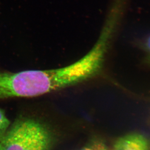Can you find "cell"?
Returning <instances> with one entry per match:
<instances>
[{
  "label": "cell",
  "mask_w": 150,
  "mask_h": 150,
  "mask_svg": "<svg viewBox=\"0 0 150 150\" xmlns=\"http://www.w3.org/2000/svg\"><path fill=\"white\" fill-rule=\"evenodd\" d=\"M139 46L143 51L145 63L150 67V34L140 41Z\"/></svg>",
  "instance_id": "obj_5"
},
{
  "label": "cell",
  "mask_w": 150,
  "mask_h": 150,
  "mask_svg": "<svg viewBox=\"0 0 150 150\" xmlns=\"http://www.w3.org/2000/svg\"><path fill=\"white\" fill-rule=\"evenodd\" d=\"M112 150H150V141L139 133H131L119 137Z\"/></svg>",
  "instance_id": "obj_4"
},
{
  "label": "cell",
  "mask_w": 150,
  "mask_h": 150,
  "mask_svg": "<svg viewBox=\"0 0 150 150\" xmlns=\"http://www.w3.org/2000/svg\"><path fill=\"white\" fill-rule=\"evenodd\" d=\"M116 28L113 23L106 22L95 45L83 57L71 64L81 82L100 72Z\"/></svg>",
  "instance_id": "obj_3"
},
{
  "label": "cell",
  "mask_w": 150,
  "mask_h": 150,
  "mask_svg": "<svg viewBox=\"0 0 150 150\" xmlns=\"http://www.w3.org/2000/svg\"><path fill=\"white\" fill-rule=\"evenodd\" d=\"M81 150H108L103 142L101 140H93Z\"/></svg>",
  "instance_id": "obj_7"
},
{
  "label": "cell",
  "mask_w": 150,
  "mask_h": 150,
  "mask_svg": "<svg viewBox=\"0 0 150 150\" xmlns=\"http://www.w3.org/2000/svg\"><path fill=\"white\" fill-rule=\"evenodd\" d=\"M54 137L45 123L22 117L10 125L0 139V150H51Z\"/></svg>",
  "instance_id": "obj_2"
},
{
  "label": "cell",
  "mask_w": 150,
  "mask_h": 150,
  "mask_svg": "<svg viewBox=\"0 0 150 150\" xmlns=\"http://www.w3.org/2000/svg\"><path fill=\"white\" fill-rule=\"evenodd\" d=\"M10 125V120L6 116L4 111L0 109V139L6 133Z\"/></svg>",
  "instance_id": "obj_6"
},
{
  "label": "cell",
  "mask_w": 150,
  "mask_h": 150,
  "mask_svg": "<svg viewBox=\"0 0 150 150\" xmlns=\"http://www.w3.org/2000/svg\"><path fill=\"white\" fill-rule=\"evenodd\" d=\"M69 86L64 67L16 72L0 71V100L38 96Z\"/></svg>",
  "instance_id": "obj_1"
}]
</instances>
